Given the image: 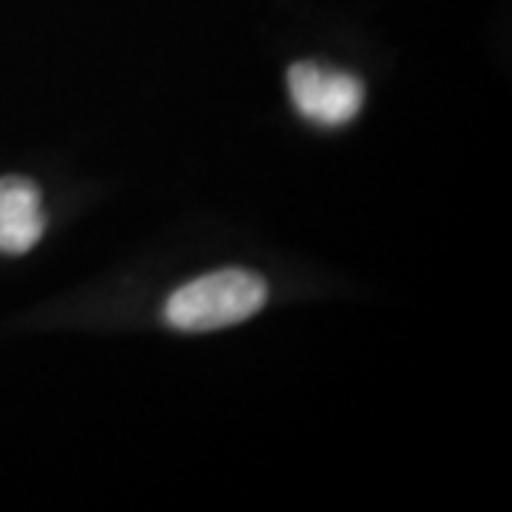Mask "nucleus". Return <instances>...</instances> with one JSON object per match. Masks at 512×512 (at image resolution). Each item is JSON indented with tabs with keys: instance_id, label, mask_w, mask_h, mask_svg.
<instances>
[{
	"instance_id": "f257e3e1",
	"label": "nucleus",
	"mask_w": 512,
	"mask_h": 512,
	"mask_svg": "<svg viewBox=\"0 0 512 512\" xmlns=\"http://www.w3.org/2000/svg\"><path fill=\"white\" fill-rule=\"evenodd\" d=\"M268 299V285L251 271H217L174 291L165 322L180 330H220L251 319Z\"/></svg>"
},
{
	"instance_id": "f03ea898",
	"label": "nucleus",
	"mask_w": 512,
	"mask_h": 512,
	"mask_svg": "<svg viewBox=\"0 0 512 512\" xmlns=\"http://www.w3.org/2000/svg\"><path fill=\"white\" fill-rule=\"evenodd\" d=\"M288 89L299 114L316 126H345L365 103V86L353 74L336 72L319 63L291 66Z\"/></svg>"
},
{
	"instance_id": "7ed1b4c3",
	"label": "nucleus",
	"mask_w": 512,
	"mask_h": 512,
	"mask_svg": "<svg viewBox=\"0 0 512 512\" xmlns=\"http://www.w3.org/2000/svg\"><path fill=\"white\" fill-rule=\"evenodd\" d=\"M46 231L43 200L32 180L3 177L0 180V254L32 251Z\"/></svg>"
}]
</instances>
